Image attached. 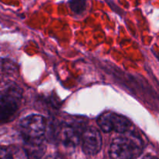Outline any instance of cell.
Here are the masks:
<instances>
[{"instance_id":"1","label":"cell","mask_w":159,"mask_h":159,"mask_svg":"<svg viewBox=\"0 0 159 159\" xmlns=\"http://www.w3.org/2000/svg\"><path fill=\"white\" fill-rule=\"evenodd\" d=\"M143 143L141 139L133 134L116 137L110 144V159H135L141 154Z\"/></svg>"},{"instance_id":"2","label":"cell","mask_w":159,"mask_h":159,"mask_svg":"<svg viewBox=\"0 0 159 159\" xmlns=\"http://www.w3.org/2000/svg\"><path fill=\"white\" fill-rule=\"evenodd\" d=\"M23 90L19 86L11 84L1 92L0 119L2 123H9L16 116L20 108Z\"/></svg>"},{"instance_id":"3","label":"cell","mask_w":159,"mask_h":159,"mask_svg":"<svg viewBox=\"0 0 159 159\" xmlns=\"http://www.w3.org/2000/svg\"><path fill=\"white\" fill-rule=\"evenodd\" d=\"M47 125L44 118L39 115H30L23 118L20 123V130L26 144H43Z\"/></svg>"},{"instance_id":"4","label":"cell","mask_w":159,"mask_h":159,"mask_svg":"<svg viewBox=\"0 0 159 159\" xmlns=\"http://www.w3.org/2000/svg\"><path fill=\"white\" fill-rule=\"evenodd\" d=\"M98 124L105 132L115 131L120 133H125L130 130L131 126V123L128 118L110 112H104L99 115Z\"/></svg>"},{"instance_id":"5","label":"cell","mask_w":159,"mask_h":159,"mask_svg":"<svg viewBox=\"0 0 159 159\" xmlns=\"http://www.w3.org/2000/svg\"><path fill=\"white\" fill-rule=\"evenodd\" d=\"M82 145L83 151L86 154H96L102 147V137L100 132L94 127H88L82 132Z\"/></svg>"},{"instance_id":"6","label":"cell","mask_w":159,"mask_h":159,"mask_svg":"<svg viewBox=\"0 0 159 159\" xmlns=\"http://www.w3.org/2000/svg\"><path fill=\"white\" fill-rule=\"evenodd\" d=\"M82 132H80L79 128L75 125H63L59 129L57 137L65 145L68 147H74L79 143L82 139Z\"/></svg>"},{"instance_id":"7","label":"cell","mask_w":159,"mask_h":159,"mask_svg":"<svg viewBox=\"0 0 159 159\" xmlns=\"http://www.w3.org/2000/svg\"><path fill=\"white\" fill-rule=\"evenodd\" d=\"M68 5L75 14H81L86 8V0H68Z\"/></svg>"},{"instance_id":"8","label":"cell","mask_w":159,"mask_h":159,"mask_svg":"<svg viewBox=\"0 0 159 159\" xmlns=\"http://www.w3.org/2000/svg\"><path fill=\"white\" fill-rule=\"evenodd\" d=\"M0 156H1V159H12V156L10 151L7 148L3 147L1 148Z\"/></svg>"},{"instance_id":"9","label":"cell","mask_w":159,"mask_h":159,"mask_svg":"<svg viewBox=\"0 0 159 159\" xmlns=\"http://www.w3.org/2000/svg\"><path fill=\"white\" fill-rule=\"evenodd\" d=\"M44 159H61V157L59 155H57V154H50V155L47 156Z\"/></svg>"},{"instance_id":"10","label":"cell","mask_w":159,"mask_h":159,"mask_svg":"<svg viewBox=\"0 0 159 159\" xmlns=\"http://www.w3.org/2000/svg\"><path fill=\"white\" fill-rule=\"evenodd\" d=\"M142 159H158V158L155 157H154V156H152V155H146V156H144Z\"/></svg>"}]
</instances>
